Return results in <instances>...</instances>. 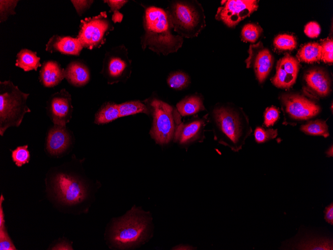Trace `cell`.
<instances>
[{
    "mask_svg": "<svg viewBox=\"0 0 333 250\" xmlns=\"http://www.w3.org/2000/svg\"><path fill=\"white\" fill-rule=\"evenodd\" d=\"M144 32L141 37L143 50L148 48L158 54L177 52L183 39L172 32V25L166 10L155 6L147 7L143 16Z\"/></svg>",
    "mask_w": 333,
    "mask_h": 250,
    "instance_id": "6da1fadb",
    "label": "cell"
},
{
    "mask_svg": "<svg viewBox=\"0 0 333 250\" xmlns=\"http://www.w3.org/2000/svg\"><path fill=\"white\" fill-rule=\"evenodd\" d=\"M210 121L214 139L234 152L242 149L252 132L249 118L243 110L230 105L216 106Z\"/></svg>",
    "mask_w": 333,
    "mask_h": 250,
    "instance_id": "7a4b0ae2",
    "label": "cell"
},
{
    "mask_svg": "<svg viewBox=\"0 0 333 250\" xmlns=\"http://www.w3.org/2000/svg\"><path fill=\"white\" fill-rule=\"evenodd\" d=\"M166 10L173 30L182 37H196L206 26L203 8L196 0L173 1Z\"/></svg>",
    "mask_w": 333,
    "mask_h": 250,
    "instance_id": "3957f363",
    "label": "cell"
},
{
    "mask_svg": "<svg viewBox=\"0 0 333 250\" xmlns=\"http://www.w3.org/2000/svg\"><path fill=\"white\" fill-rule=\"evenodd\" d=\"M28 93L21 91L10 81L0 82V134L9 127L19 126L25 113L31 110L26 104Z\"/></svg>",
    "mask_w": 333,
    "mask_h": 250,
    "instance_id": "277c9868",
    "label": "cell"
},
{
    "mask_svg": "<svg viewBox=\"0 0 333 250\" xmlns=\"http://www.w3.org/2000/svg\"><path fill=\"white\" fill-rule=\"evenodd\" d=\"M149 108L153 119L151 137L158 144H167L174 137L175 130L180 123V114L172 106L157 98L150 101Z\"/></svg>",
    "mask_w": 333,
    "mask_h": 250,
    "instance_id": "5b68a950",
    "label": "cell"
},
{
    "mask_svg": "<svg viewBox=\"0 0 333 250\" xmlns=\"http://www.w3.org/2000/svg\"><path fill=\"white\" fill-rule=\"evenodd\" d=\"M148 221L145 217L132 211L114 224L111 241L120 248H127L137 245L146 239Z\"/></svg>",
    "mask_w": 333,
    "mask_h": 250,
    "instance_id": "8992f818",
    "label": "cell"
},
{
    "mask_svg": "<svg viewBox=\"0 0 333 250\" xmlns=\"http://www.w3.org/2000/svg\"><path fill=\"white\" fill-rule=\"evenodd\" d=\"M113 29L106 12L102 11L81 20L77 37L84 48H99L106 42L108 34Z\"/></svg>",
    "mask_w": 333,
    "mask_h": 250,
    "instance_id": "52a82bcc",
    "label": "cell"
},
{
    "mask_svg": "<svg viewBox=\"0 0 333 250\" xmlns=\"http://www.w3.org/2000/svg\"><path fill=\"white\" fill-rule=\"evenodd\" d=\"M280 99L285 114L283 123L285 125H295L317 116L321 111L317 103L301 94H284Z\"/></svg>",
    "mask_w": 333,
    "mask_h": 250,
    "instance_id": "ba28073f",
    "label": "cell"
},
{
    "mask_svg": "<svg viewBox=\"0 0 333 250\" xmlns=\"http://www.w3.org/2000/svg\"><path fill=\"white\" fill-rule=\"evenodd\" d=\"M124 45L115 47L105 54L102 73L109 83H113L129 77L131 71V60Z\"/></svg>",
    "mask_w": 333,
    "mask_h": 250,
    "instance_id": "9c48e42d",
    "label": "cell"
},
{
    "mask_svg": "<svg viewBox=\"0 0 333 250\" xmlns=\"http://www.w3.org/2000/svg\"><path fill=\"white\" fill-rule=\"evenodd\" d=\"M258 7V1L255 0H222L221 6L218 8L215 18L228 27H235L256 10Z\"/></svg>",
    "mask_w": 333,
    "mask_h": 250,
    "instance_id": "30bf717a",
    "label": "cell"
},
{
    "mask_svg": "<svg viewBox=\"0 0 333 250\" xmlns=\"http://www.w3.org/2000/svg\"><path fill=\"white\" fill-rule=\"evenodd\" d=\"M55 191L59 199L68 204H75L82 201L86 196V190L77 178L60 173L53 179Z\"/></svg>",
    "mask_w": 333,
    "mask_h": 250,
    "instance_id": "8fae6325",
    "label": "cell"
},
{
    "mask_svg": "<svg viewBox=\"0 0 333 250\" xmlns=\"http://www.w3.org/2000/svg\"><path fill=\"white\" fill-rule=\"evenodd\" d=\"M47 110L54 125L66 126L71 118V96L65 89L53 94L47 102Z\"/></svg>",
    "mask_w": 333,
    "mask_h": 250,
    "instance_id": "7c38bea8",
    "label": "cell"
},
{
    "mask_svg": "<svg viewBox=\"0 0 333 250\" xmlns=\"http://www.w3.org/2000/svg\"><path fill=\"white\" fill-rule=\"evenodd\" d=\"M248 53L249 56L245 60L246 67H253L257 80L262 83L271 70L273 63V56L261 42L250 45Z\"/></svg>",
    "mask_w": 333,
    "mask_h": 250,
    "instance_id": "4fadbf2b",
    "label": "cell"
},
{
    "mask_svg": "<svg viewBox=\"0 0 333 250\" xmlns=\"http://www.w3.org/2000/svg\"><path fill=\"white\" fill-rule=\"evenodd\" d=\"M299 70V61L287 54L278 61L272 82L277 87L289 88L295 83Z\"/></svg>",
    "mask_w": 333,
    "mask_h": 250,
    "instance_id": "5bb4252c",
    "label": "cell"
},
{
    "mask_svg": "<svg viewBox=\"0 0 333 250\" xmlns=\"http://www.w3.org/2000/svg\"><path fill=\"white\" fill-rule=\"evenodd\" d=\"M207 116V114L201 118H194L186 123H180L174 133V141L186 144L202 140L204 137Z\"/></svg>",
    "mask_w": 333,
    "mask_h": 250,
    "instance_id": "9a60e30c",
    "label": "cell"
},
{
    "mask_svg": "<svg viewBox=\"0 0 333 250\" xmlns=\"http://www.w3.org/2000/svg\"><path fill=\"white\" fill-rule=\"evenodd\" d=\"M307 88L313 94L320 97L328 96L331 91V82L327 73L322 69L309 70L304 74Z\"/></svg>",
    "mask_w": 333,
    "mask_h": 250,
    "instance_id": "2e32d148",
    "label": "cell"
},
{
    "mask_svg": "<svg viewBox=\"0 0 333 250\" xmlns=\"http://www.w3.org/2000/svg\"><path fill=\"white\" fill-rule=\"evenodd\" d=\"M83 48L77 37L58 35H54L50 37L46 45V50L49 52L57 51L73 55H79Z\"/></svg>",
    "mask_w": 333,
    "mask_h": 250,
    "instance_id": "e0dca14e",
    "label": "cell"
},
{
    "mask_svg": "<svg viewBox=\"0 0 333 250\" xmlns=\"http://www.w3.org/2000/svg\"><path fill=\"white\" fill-rule=\"evenodd\" d=\"M70 143V136L66 126L54 125L49 131L46 139V148L51 155L63 152Z\"/></svg>",
    "mask_w": 333,
    "mask_h": 250,
    "instance_id": "ac0fdd59",
    "label": "cell"
},
{
    "mask_svg": "<svg viewBox=\"0 0 333 250\" xmlns=\"http://www.w3.org/2000/svg\"><path fill=\"white\" fill-rule=\"evenodd\" d=\"M64 78V70L57 62L49 60L44 62L39 75V79L43 85L46 87H54Z\"/></svg>",
    "mask_w": 333,
    "mask_h": 250,
    "instance_id": "d6986e66",
    "label": "cell"
},
{
    "mask_svg": "<svg viewBox=\"0 0 333 250\" xmlns=\"http://www.w3.org/2000/svg\"><path fill=\"white\" fill-rule=\"evenodd\" d=\"M64 78L75 86H82L89 81L90 76L88 67L81 62H70L64 69Z\"/></svg>",
    "mask_w": 333,
    "mask_h": 250,
    "instance_id": "ffe728a7",
    "label": "cell"
},
{
    "mask_svg": "<svg viewBox=\"0 0 333 250\" xmlns=\"http://www.w3.org/2000/svg\"><path fill=\"white\" fill-rule=\"evenodd\" d=\"M176 107L182 116L193 115L205 110L202 98L197 95L185 97L177 103Z\"/></svg>",
    "mask_w": 333,
    "mask_h": 250,
    "instance_id": "44dd1931",
    "label": "cell"
},
{
    "mask_svg": "<svg viewBox=\"0 0 333 250\" xmlns=\"http://www.w3.org/2000/svg\"><path fill=\"white\" fill-rule=\"evenodd\" d=\"M15 65L25 71L32 70H37L41 64L40 57L36 55V52L28 49H22L16 56Z\"/></svg>",
    "mask_w": 333,
    "mask_h": 250,
    "instance_id": "7402d4cb",
    "label": "cell"
},
{
    "mask_svg": "<svg viewBox=\"0 0 333 250\" xmlns=\"http://www.w3.org/2000/svg\"><path fill=\"white\" fill-rule=\"evenodd\" d=\"M120 117L118 104L113 102H106L95 114V123L97 124H106Z\"/></svg>",
    "mask_w": 333,
    "mask_h": 250,
    "instance_id": "603a6c76",
    "label": "cell"
},
{
    "mask_svg": "<svg viewBox=\"0 0 333 250\" xmlns=\"http://www.w3.org/2000/svg\"><path fill=\"white\" fill-rule=\"evenodd\" d=\"M297 56L300 61L306 63L319 61L321 58V46L317 42H310L299 50Z\"/></svg>",
    "mask_w": 333,
    "mask_h": 250,
    "instance_id": "cb8c5ba5",
    "label": "cell"
},
{
    "mask_svg": "<svg viewBox=\"0 0 333 250\" xmlns=\"http://www.w3.org/2000/svg\"><path fill=\"white\" fill-rule=\"evenodd\" d=\"M300 130L306 134L328 137L330 134L326 122L322 119L310 121L301 125Z\"/></svg>",
    "mask_w": 333,
    "mask_h": 250,
    "instance_id": "d4e9b609",
    "label": "cell"
},
{
    "mask_svg": "<svg viewBox=\"0 0 333 250\" xmlns=\"http://www.w3.org/2000/svg\"><path fill=\"white\" fill-rule=\"evenodd\" d=\"M120 117L139 113L149 114V107L140 101H131L118 104Z\"/></svg>",
    "mask_w": 333,
    "mask_h": 250,
    "instance_id": "484cf974",
    "label": "cell"
},
{
    "mask_svg": "<svg viewBox=\"0 0 333 250\" xmlns=\"http://www.w3.org/2000/svg\"><path fill=\"white\" fill-rule=\"evenodd\" d=\"M169 86L175 90H181L186 87L190 83L188 75L182 71H175L170 73L167 79Z\"/></svg>",
    "mask_w": 333,
    "mask_h": 250,
    "instance_id": "4316f807",
    "label": "cell"
},
{
    "mask_svg": "<svg viewBox=\"0 0 333 250\" xmlns=\"http://www.w3.org/2000/svg\"><path fill=\"white\" fill-rule=\"evenodd\" d=\"M262 31V28L259 25L252 23H247L242 29V40L245 42L254 43L258 39Z\"/></svg>",
    "mask_w": 333,
    "mask_h": 250,
    "instance_id": "83f0119b",
    "label": "cell"
},
{
    "mask_svg": "<svg viewBox=\"0 0 333 250\" xmlns=\"http://www.w3.org/2000/svg\"><path fill=\"white\" fill-rule=\"evenodd\" d=\"M274 45L278 49L291 50L297 45V41L294 36L288 34L277 35L274 40Z\"/></svg>",
    "mask_w": 333,
    "mask_h": 250,
    "instance_id": "f1b7e54d",
    "label": "cell"
},
{
    "mask_svg": "<svg viewBox=\"0 0 333 250\" xmlns=\"http://www.w3.org/2000/svg\"><path fill=\"white\" fill-rule=\"evenodd\" d=\"M28 145L19 146L12 151L11 157L13 161L18 167L28 163L30 159V154L27 149Z\"/></svg>",
    "mask_w": 333,
    "mask_h": 250,
    "instance_id": "f546056e",
    "label": "cell"
},
{
    "mask_svg": "<svg viewBox=\"0 0 333 250\" xmlns=\"http://www.w3.org/2000/svg\"><path fill=\"white\" fill-rule=\"evenodd\" d=\"M278 135V131L274 129H266L263 127H257L254 131V137L256 142L262 143L275 138Z\"/></svg>",
    "mask_w": 333,
    "mask_h": 250,
    "instance_id": "4dcf8cb0",
    "label": "cell"
},
{
    "mask_svg": "<svg viewBox=\"0 0 333 250\" xmlns=\"http://www.w3.org/2000/svg\"><path fill=\"white\" fill-rule=\"evenodd\" d=\"M18 0H0V21H5L8 16L15 14L14 10Z\"/></svg>",
    "mask_w": 333,
    "mask_h": 250,
    "instance_id": "1f68e13d",
    "label": "cell"
},
{
    "mask_svg": "<svg viewBox=\"0 0 333 250\" xmlns=\"http://www.w3.org/2000/svg\"><path fill=\"white\" fill-rule=\"evenodd\" d=\"M321 60L325 63H332L333 62V41L328 38L322 42Z\"/></svg>",
    "mask_w": 333,
    "mask_h": 250,
    "instance_id": "d6a6232c",
    "label": "cell"
},
{
    "mask_svg": "<svg viewBox=\"0 0 333 250\" xmlns=\"http://www.w3.org/2000/svg\"><path fill=\"white\" fill-rule=\"evenodd\" d=\"M280 112L275 107L267 108L264 113V123L266 127L273 126L279 118Z\"/></svg>",
    "mask_w": 333,
    "mask_h": 250,
    "instance_id": "836d02e7",
    "label": "cell"
},
{
    "mask_svg": "<svg viewBox=\"0 0 333 250\" xmlns=\"http://www.w3.org/2000/svg\"><path fill=\"white\" fill-rule=\"evenodd\" d=\"M0 250H16L5 229H0Z\"/></svg>",
    "mask_w": 333,
    "mask_h": 250,
    "instance_id": "e575fe53",
    "label": "cell"
},
{
    "mask_svg": "<svg viewBox=\"0 0 333 250\" xmlns=\"http://www.w3.org/2000/svg\"><path fill=\"white\" fill-rule=\"evenodd\" d=\"M321 31L319 24L315 21H311L307 23L304 29L305 34L309 37L314 38L319 36Z\"/></svg>",
    "mask_w": 333,
    "mask_h": 250,
    "instance_id": "d590c367",
    "label": "cell"
},
{
    "mask_svg": "<svg viewBox=\"0 0 333 250\" xmlns=\"http://www.w3.org/2000/svg\"><path fill=\"white\" fill-rule=\"evenodd\" d=\"M78 14L81 16L86 10L90 8L93 0H71Z\"/></svg>",
    "mask_w": 333,
    "mask_h": 250,
    "instance_id": "8d00e7d4",
    "label": "cell"
},
{
    "mask_svg": "<svg viewBox=\"0 0 333 250\" xmlns=\"http://www.w3.org/2000/svg\"><path fill=\"white\" fill-rule=\"evenodd\" d=\"M104 2L108 4L110 8V11L113 12V14L120 13L119 9L124 6L128 1L124 0H104Z\"/></svg>",
    "mask_w": 333,
    "mask_h": 250,
    "instance_id": "74e56055",
    "label": "cell"
},
{
    "mask_svg": "<svg viewBox=\"0 0 333 250\" xmlns=\"http://www.w3.org/2000/svg\"><path fill=\"white\" fill-rule=\"evenodd\" d=\"M324 218L325 221L333 225V204L332 203L325 208Z\"/></svg>",
    "mask_w": 333,
    "mask_h": 250,
    "instance_id": "f35d334b",
    "label": "cell"
},
{
    "mask_svg": "<svg viewBox=\"0 0 333 250\" xmlns=\"http://www.w3.org/2000/svg\"><path fill=\"white\" fill-rule=\"evenodd\" d=\"M4 200L3 197L2 195H1L0 199V229H5L4 228V215L2 211V208L1 206V203Z\"/></svg>",
    "mask_w": 333,
    "mask_h": 250,
    "instance_id": "ab89813d",
    "label": "cell"
},
{
    "mask_svg": "<svg viewBox=\"0 0 333 250\" xmlns=\"http://www.w3.org/2000/svg\"><path fill=\"white\" fill-rule=\"evenodd\" d=\"M173 250H191V247L186 246H179L174 248Z\"/></svg>",
    "mask_w": 333,
    "mask_h": 250,
    "instance_id": "60d3db41",
    "label": "cell"
},
{
    "mask_svg": "<svg viewBox=\"0 0 333 250\" xmlns=\"http://www.w3.org/2000/svg\"><path fill=\"white\" fill-rule=\"evenodd\" d=\"M326 154L328 157H333V146L332 145L331 146V148L330 147L328 150L326 151Z\"/></svg>",
    "mask_w": 333,
    "mask_h": 250,
    "instance_id": "b9f144b4",
    "label": "cell"
}]
</instances>
